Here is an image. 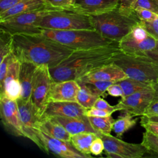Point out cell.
Wrapping results in <instances>:
<instances>
[{"instance_id":"cell-1","label":"cell","mask_w":158,"mask_h":158,"mask_svg":"<svg viewBox=\"0 0 158 158\" xmlns=\"http://www.w3.org/2000/svg\"><path fill=\"white\" fill-rule=\"evenodd\" d=\"M120 51L118 42L88 49L73 51L57 65L49 68L53 81L78 80L97 69L112 62Z\"/></svg>"},{"instance_id":"cell-2","label":"cell","mask_w":158,"mask_h":158,"mask_svg":"<svg viewBox=\"0 0 158 158\" xmlns=\"http://www.w3.org/2000/svg\"><path fill=\"white\" fill-rule=\"evenodd\" d=\"M73 51L42 34L13 35L12 52L20 62L46 64L51 68L59 64Z\"/></svg>"},{"instance_id":"cell-3","label":"cell","mask_w":158,"mask_h":158,"mask_svg":"<svg viewBox=\"0 0 158 158\" xmlns=\"http://www.w3.org/2000/svg\"><path fill=\"white\" fill-rule=\"evenodd\" d=\"M89 17L95 30L115 42H119L141 22L133 10H125L118 6L107 12Z\"/></svg>"},{"instance_id":"cell-4","label":"cell","mask_w":158,"mask_h":158,"mask_svg":"<svg viewBox=\"0 0 158 158\" xmlns=\"http://www.w3.org/2000/svg\"><path fill=\"white\" fill-rule=\"evenodd\" d=\"M42 35L73 49H88L107 46L114 42L102 36L95 30H56L42 29Z\"/></svg>"},{"instance_id":"cell-5","label":"cell","mask_w":158,"mask_h":158,"mask_svg":"<svg viewBox=\"0 0 158 158\" xmlns=\"http://www.w3.org/2000/svg\"><path fill=\"white\" fill-rule=\"evenodd\" d=\"M128 78L155 84L158 81V64L147 56H136L118 52L113 61Z\"/></svg>"},{"instance_id":"cell-6","label":"cell","mask_w":158,"mask_h":158,"mask_svg":"<svg viewBox=\"0 0 158 158\" xmlns=\"http://www.w3.org/2000/svg\"><path fill=\"white\" fill-rule=\"evenodd\" d=\"M37 27L56 30H94L89 16L65 10L49 12L38 22Z\"/></svg>"},{"instance_id":"cell-7","label":"cell","mask_w":158,"mask_h":158,"mask_svg":"<svg viewBox=\"0 0 158 158\" xmlns=\"http://www.w3.org/2000/svg\"><path fill=\"white\" fill-rule=\"evenodd\" d=\"M20 114L23 137L32 141L41 151L48 154L43 141L40 125L41 115L30 99L25 100L22 98L17 101Z\"/></svg>"},{"instance_id":"cell-8","label":"cell","mask_w":158,"mask_h":158,"mask_svg":"<svg viewBox=\"0 0 158 158\" xmlns=\"http://www.w3.org/2000/svg\"><path fill=\"white\" fill-rule=\"evenodd\" d=\"M52 10H57L43 9L0 20V29L4 30L12 35L41 34L42 28L38 27L37 23L44 15Z\"/></svg>"},{"instance_id":"cell-9","label":"cell","mask_w":158,"mask_h":158,"mask_svg":"<svg viewBox=\"0 0 158 158\" xmlns=\"http://www.w3.org/2000/svg\"><path fill=\"white\" fill-rule=\"evenodd\" d=\"M157 42V40L145 29L140 22L118 42V46L120 51L124 53L146 56L147 52L156 46Z\"/></svg>"},{"instance_id":"cell-10","label":"cell","mask_w":158,"mask_h":158,"mask_svg":"<svg viewBox=\"0 0 158 158\" xmlns=\"http://www.w3.org/2000/svg\"><path fill=\"white\" fill-rule=\"evenodd\" d=\"M103 141L104 152L108 157L141 158L147 153L146 148L141 144L125 142L111 135L98 133Z\"/></svg>"},{"instance_id":"cell-11","label":"cell","mask_w":158,"mask_h":158,"mask_svg":"<svg viewBox=\"0 0 158 158\" xmlns=\"http://www.w3.org/2000/svg\"><path fill=\"white\" fill-rule=\"evenodd\" d=\"M49 67L38 65L33 76L30 100L42 116L47 104L48 94L52 82Z\"/></svg>"},{"instance_id":"cell-12","label":"cell","mask_w":158,"mask_h":158,"mask_svg":"<svg viewBox=\"0 0 158 158\" xmlns=\"http://www.w3.org/2000/svg\"><path fill=\"white\" fill-rule=\"evenodd\" d=\"M155 98L156 91L153 84L144 89L122 98L116 105L118 110L133 116H142Z\"/></svg>"},{"instance_id":"cell-13","label":"cell","mask_w":158,"mask_h":158,"mask_svg":"<svg viewBox=\"0 0 158 158\" xmlns=\"http://www.w3.org/2000/svg\"><path fill=\"white\" fill-rule=\"evenodd\" d=\"M0 115L5 130L15 136H23L17 101L0 96Z\"/></svg>"},{"instance_id":"cell-14","label":"cell","mask_w":158,"mask_h":158,"mask_svg":"<svg viewBox=\"0 0 158 158\" xmlns=\"http://www.w3.org/2000/svg\"><path fill=\"white\" fill-rule=\"evenodd\" d=\"M118 5L119 0H75L68 10L92 16L110 11Z\"/></svg>"},{"instance_id":"cell-15","label":"cell","mask_w":158,"mask_h":158,"mask_svg":"<svg viewBox=\"0 0 158 158\" xmlns=\"http://www.w3.org/2000/svg\"><path fill=\"white\" fill-rule=\"evenodd\" d=\"M80 86L75 80L52 81L48 94L47 103L56 101L77 102V95Z\"/></svg>"},{"instance_id":"cell-16","label":"cell","mask_w":158,"mask_h":158,"mask_svg":"<svg viewBox=\"0 0 158 158\" xmlns=\"http://www.w3.org/2000/svg\"><path fill=\"white\" fill-rule=\"evenodd\" d=\"M86 109L77 102L56 101L46 104L42 118L56 116L66 117H81L85 115Z\"/></svg>"},{"instance_id":"cell-17","label":"cell","mask_w":158,"mask_h":158,"mask_svg":"<svg viewBox=\"0 0 158 158\" xmlns=\"http://www.w3.org/2000/svg\"><path fill=\"white\" fill-rule=\"evenodd\" d=\"M41 135L48 154L51 152L57 156L64 158L88 157L77 151L69 141L51 137L41 131Z\"/></svg>"},{"instance_id":"cell-18","label":"cell","mask_w":158,"mask_h":158,"mask_svg":"<svg viewBox=\"0 0 158 158\" xmlns=\"http://www.w3.org/2000/svg\"><path fill=\"white\" fill-rule=\"evenodd\" d=\"M127 78H128V77L123 70L112 62L97 69L77 81L84 80H98L109 81L115 83Z\"/></svg>"},{"instance_id":"cell-19","label":"cell","mask_w":158,"mask_h":158,"mask_svg":"<svg viewBox=\"0 0 158 158\" xmlns=\"http://www.w3.org/2000/svg\"><path fill=\"white\" fill-rule=\"evenodd\" d=\"M52 118L61 124L71 135L83 132H91L98 135V132L94 129L86 115L81 117L56 116Z\"/></svg>"},{"instance_id":"cell-20","label":"cell","mask_w":158,"mask_h":158,"mask_svg":"<svg viewBox=\"0 0 158 158\" xmlns=\"http://www.w3.org/2000/svg\"><path fill=\"white\" fill-rule=\"evenodd\" d=\"M43 9L60 10L49 5L45 0H23L5 12L0 14V20H3L21 14Z\"/></svg>"},{"instance_id":"cell-21","label":"cell","mask_w":158,"mask_h":158,"mask_svg":"<svg viewBox=\"0 0 158 158\" xmlns=\"http://www.w3.org/2000/svg\"><path fill=\"white\" fill-rule=\"evenodd\" d=\"M38 65L28 61L20 62L19 80L22 86V96L23 99H30L33 76Z\"/></svg>"},{"instance_id":"cell-22","label":"cell","mask_w":158,"mask_h":158,"mask_svg":"<svg viewBox=\"0 0 158 158\" xmlns=\"http://www.w3.org/2000/svg\"><path fill=\"white\" fill-rule=\"evenodd\" d=\"M40 129L51 137L70 142L72 135L61 124L52 117L42 118L40 125Z\"/></svg>"},{"instance_id":"cell-23","label":"cell","mask_w":158,"mask_h":158,"mask_svg":"<svg viewBox=\"0 0 158 158\" xmlns=\"http://www.w3.org/2000/svg\"><path fill=\"white\" fill-rule=\"evenodd\" d=\"M78 83L80 88L77 95V102L86 109L93 107L96 100L101 97V95L90 83Z\"/></svg>"},{"instance_id":"cell-24","label":"cell","mask_w":158,"mask_h":158,"mask_svg":"<svg viewBox=\"0 0 158 158\" xmlns=\"http://www.w3.org/2000/svg\"><path fill=\"white\" fill-rule=\"evenodd\" d=\"M97 134L91 132H83L71 136L70 143L80 152L91 157L90 148L92 142L97 137Z\"/></svg>"},{"instance_id":"cell-25","label":"cell","mask_w":158,"mask_h":158,"mask_svg":"<svg viewBox=\"0 0 158 158\" xmlns=\"http://www.w3.org/2000/svg\"><path fill=\"white\" fill-rule=\"evenodd\" d=\"M133 117L130 114L125 113L124 115L115 120L112 125V130L116 134L117 137L120 138L123 133L136 124L138 118H133Z\"/></svg>"},{"instance_id":"cell-26","label":"cell","mask_w":158,"mask_h":158,"mask_svg":"<svg viewBox=\"0 0 158 158\" xmlns=\"http://www.w3.org/2000/svg\"><path fill=\"white\" fill-rule=\"evenodd\" d=\"M89 120L98 133L110 135L115 119L109 115L107 117H88Z\"/></svg>"},{"instance_id":"cell-27","label":"cell","mask_w":158,"mask_h":158,"mask_svg":"<svg viewBox=\"0 0 158 158\" xmlns=\"http://www.w3.org/2000/svg\"><path fill=\"white\" fill-rule=\"evenodd\" d=\"M122 88L123 91L124 97L130 95L134 93L144 89L151 85V83L143 82L139 80L132 79L130 78H127L125 79L117 81Z\"/></svg>"},{"instance_id":"cell-28","label":"cell","mask_w":158,"mask_h":158,"mask_svg":"<svg viewBox=\"0 0 158 158\" xmlns=\"http://www.w3.org/2000/svg\"><path fill=\"white\" fill-rule=\"evenodd\" d=\"M22 91L19 79H14L4 86L2 90L0 92V96H4L11 100L17 101L21 98Z\"/></svg>"},{"instance_id":"cell-29","label":"cell","mask_w":158,"mask_h":158,"mask_svg":"<svg viewBox=\"0 0 158 158\" xmlns=\"http://www.w3.org/2000/svg\"><path fill=\"white\" fill-rule=\"evenodd\" d=\"M0 59L2 60L12 52L13 35L0 29Z\"/></svg>"},{"instance_id":"cell-30","label":"cell","mask_w":158,"mask_h":158,"mask_svg":"<svg viewBox=\"0 0 158 158\" xmlns=\"http://www.w3.org/2000/svg\"><path fill=\"white\" fill-rule=\"evenodd\" d=\"M141 144L146 148L147 152L158 157V135L148 130L143 134Z\"/></svg>"},{"instance_id":"cell-31","label":"cell","mask_w":158,"mask_h":158,"mask_svg":"<svg viewBox=\"0 0 158 158\" xmlns=\"http://www.w3.org/2000/svg\"><path fill=\"white\" fill-rule=\"evenodd\" d=\"M77 81L90 83L95 88V89L98 91V92L99 93L101 96L103 98H106L108 94L107 93V88L110 85L114 83L109 81L98 80H78Z\"/></svg>"},{"instance_id":"cell-32","label":"cell","mask_w":158,"mask_h":158,"mask_svg":"<svg viewBox=\"0 0 158 158\" xmlns=\"http://www.w3.org/2000/svg\"><path fill=\"white\" fill-rule=\"evenodd\" d=\"M136 16L141 21L151 22L158 18V14L147 9L138 7L134 9Z\"/></svg>"},{"instance_id":"cell-33","label":"cell","mask_w":158,"mask_h":158,"mask_svg":"<svg viewBox=\"0 0 158 158\" xmlns=\"http://www.w3.org/2000/svg\"><path fill=\"white\" fill-rule=\"evenodd\" d=\"M138 7L149 9L158 14V0H137L132 6V9Z\"/></svg>"},{"instance_id":"cell-34","label":"cell","mask_w":158,"mask_h":158,"mask_svg":"<svg viewBox=\"0 0 158 158\" xmlns=\"http://www.w3.org/2000/svg\"><path fill=\"white\" fill-rule=\"evenodd\" d=\"M45 1L54 7L68 10L73 6L75 0H45Z\"/></svg>"},{"instance_id":"cell-35","label":"cell","mask_w":158,"mask_h":158,"mask_svg":"<svg viewBox=\"0 0 158 158\" xmlns=\"http://www.w3.org/2000/svg\"><path fill=\"white\" fill-rule=\"evenodd\" d=\"M93 107L98 108V109H100L102 110L108 111L112 114H113L114 112H115L116 111H118V109L117 105L111 106L104 98H101V97H99L96 100Z\"/></svg>"},{"instance_id":"cell-36","label":"cell","mask_w":158,"mask_h":158,"mask_svg":"<svg viewBox=\"0 0 158 158\" xmlns=\"http://www.w3.org/2000/svg\"><path fill=\"white\" fill-rule=\"evenodd\" d=\"M141 23L152 36L158 40V18L151 22L141 21Z\"/></svg>"},{"instance_id":"cell-37","label":"cell","mask_w":158,"mask_h":158,"mask_svg":"<svg viewBox=\"0 0 158 158\" xmlns=\"http://www.w3.org/2000/svg\"><path fill=\"white\" fill-rule=\"evenodd\" d=\"M90 151L92 154L98 156L101 154L104 151V145L102 139L98 136L93 140L91 143Z\"/></svg>"},{"instance_id":"cell-38","label":"cell","mask_w":158,"mask_h":158,"mask_svg":"<svg viewBox=\"0 0 158 158\" xmlns=\"http://www.w3.org/2000/svg\"><path fill=\"white\" fill-rule=\"evenodd\" d=\"M12 52L2 60L1 61L0 64V86H1L3 83L4 78L6 75L8 64L9 63L10 59L11 58Z\"/></svg>"},{"instance_id":"cell-39","label":"cell","mask_w":158,"mask_h":158,"mask_svg":"<svg viewBox=\"0 0 158 158\" xmlns=\"http://www.w3.org/2000/svg\"><path fill=\"white\" fill-rule=\"evenodd\" d=\"M107 93L108 94L112 96H114V97L120 96L121 98L124 97V94H123L122 88L120 86V85L117 82L112 83L107 88Z\"/></svg>"},{"instance_id":"cell-40","label":"cell","mask_w":158,"mask_h":158,"mask_svg":"<svg viewBox=\"0 0 158 158\" xmlns=\"http://www.w3.org/2000/svg\"><path fill=\"white\" fill-rule=\"evenodd\" d=\"M111 115L112 113L108 111L98 109L94 107L86 109L85 112V115L88 117H107Z\"/></svg>"},{"instance_id":"cell-41","label":"cell","mask_w":158,"mask_h":158,"mask_svg":"<svg viewBox=\"0 0 158 158\" xmlns=\"http://www.w3.org/2000/svg\"><path fill=\"white\" fill-rule=\"evenodd\" d=\"M23 0H0V14L5 12Z\"/></svg>"},{"instance_id":"cell-42","label":"cell","mask_w":158,"mask_h":158,"mask_svg":"<svg viewBox=\"0 0 158 158\" xmlns=\"http://www.w3.org/2000/svg\"><path fill=\"white\" fill-rule=\"evenodd\" d=\"M141 125L146 130L158 135V123L151 122L140 121Z\"/></svg>"},{"instance_id":"cell-43","label":"cell","mask_w":158,"mask_h":158,"mask_svg":"<svg viewBox=\"0 0 158 158\" xmlns=\"http://www.w3.org/2000/svg\"><path fill=\"white\" fill-rule=\"evenodd\" d=\"M158 115V99H155L146 109L144 115Z\"/></svg>"},{"instance_id":"cell-44","label":"cell","mask_w":158,"mask_h":158,"mask_svg":"<svg viewBox=\"0 0 158 158\" xmlns=\"http://www.w3.org/2000/svg\"><path fill=\"white\" fill-rule=\"evenodd\" d=\"M137 0H119L118 7L123 10H131L132 6Z\"/></svg>"},{"instance_id":"cell-45","label":"cell","mask_w":158,"mask_h":158,"mask_svg":"<svg viewBox=\"0 0 158 158\" xmlns=\"http://www.w3.org/2000/svg\"><path fill=\"white\" fill-rule=\"evenodd\" d=\"M146 56L151 58L154 61L158 64V40L157 42L156 46L151 51L146 52Z\"/></svg>"},{"instance_id":"cell-46","label":"cell","mask_w":158,"mask_h":158,"mask_svg":"<svg viewBox=\"0 0 158 158\" xmlns=\"http://www.w3.org/2000/svg\"><path fill=\"white\" fill-rule=\"evenodd\" d=\"M141 121L143 122H151L158 123V115H142L141 118Z\"/></svg>"},{"instance_id":"cell-47","label":"cell","mask_w":158,"mask_h":158,"mask_svg":"<svg viewBox=\"0 0 158 158\" xmlns=\"http://www.w3.org/2000/svg\"><path fill=\"white\" fill-rule=\"evenodd\" d=\"M154 87L156 91V98H158V81L154 84Z\"/></svg>"},{"instance_id":"cell-48","label":"cell","mask_w":158,"mask_h":158,"mask_svg":"<svg viewBox=\"0 0 158 158\" xmlns=\"http://www.w3.org/2000/svg\"><path fill=\"white\" fill-rule=\"evenodd\" d=\"M155 99H158V98H155Z\"/></svg>"}]
</instances>
